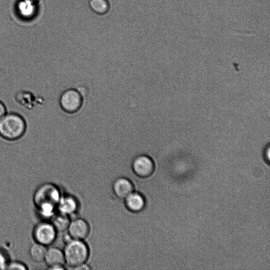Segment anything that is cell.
Returning a JSON list of instances; mask_svg holds the SVG:
<instances>
[{"mask_svg":"<svg viewBox=\"0 0 270 270\" xmlns=\"http://www.w3.org/2000/svg\"><path fill=\"white\" fill-rule=\"evenodd\" d=\"M56 236V230L52 224L41 223L34 229V238L37 243L45 246L52 244L54 241Z\"/></svg>","mask_w":270,"mask_h":270,"instance_id":"cell-4","label":"cell"},{"mask_svg":"<svg viewBox=\"0 0 270 270\" xmlns=\"http://www.w3.org/2000/svg\"><path fill=\"white\" fill-rule=\"evenodd\" d=\"M70 222L65 215L61 214L55 217L53 220V226L56 230L64 231L69 228Z\"/></svg>","mask_w":270,"mask_h":270,"instance_id":"cell-13","label":"cell"},{"mask_svg":"<svg viewBox=\"0 0 270 270\" xmlns=\"http://www.w3.org/2000/svg\"><path fill=\"white\" fill-rule=\"evenodd\" d=\"M9 269H26L27 267L24 264L18 262H12L7 266Z\"/></svg>","mask_w":270,"mask_h":270,"instance_id":"cell-15","label":"cell"},{"mask_svg":"<svg viewBox=\"0 0 270 270\" xmlns=\"http://www.w3.org/2000/svg\"><path fill=\"white\" fill-rule=\"evenodd\" d=\"M76 204L74 199L70 198H63L60 204V209L63 213H71L76 209Z\"/></svg>","mask_w":270,"mask_h":270,"instance_id":"cell-14","label":"cell"},{"mask_svg":"<svg viewBox=\"0 0 270 270\" xmlns=\"http://www.w3.org/2000/svg\"><path fill=\"white\" fill-rule=\"evenodd\" d=\"M89 5L93 12L98 14H104L109 9L107 0H90Z\"/></svg>","mask_w":270,"mask_h":270,"instance_id":"cell-12","label":"cell"},{"mask_svg":"<svg viewBox=\"0 0 270 270\" xmlns=\"http://www.w3.org/2000/svg\"><path fill=\"white\" fill-rule=\"evenodd\" d=\"M26 120L21 115L11 112L0 120V137L8 141L21 139L27 130Z\"/></svg>","mask_w":270,"mask_h":270,"instance_id":"cell-1","label":"cell"},{"mask_svg":"<svg viewBox=\"0 0 270 270\" xmlns=\"http://www.w3.org/2000/svg\"><path fill=\"white\" fill-rule=\"evenodd\" d=\"M66 264L75 268L84 264L89 257V249L85 243L75 240L67 243L64 251Z\"/></svg>","mask_w":270,"mask_h":270,"instance_id":"cell-2","label":"cell"},{"mask_svg":"<svg viewBox=\"0 0 270 270\" xmlns=\"http://www.w3.org/2000/svg\"><path fill=\"white\" fill-rule=\"evenodd\" d=\"M7 109L6 105L0 100V120L7 114Z\"/></svg>","mask_w":270,"mask_h":270,"instance_id":"cell-16","label":"cell"},{"mask_svg":"<svg viewBox=\"0 0 270 270\" xmlns=\"http://www.w3.org/2000/svg\"><path fill=\"white\" fill-rule=\"evenodd\" d=\"M68 229L71 237L78 240L86 239L90 231L88 223L81 218L76 219L71 222Z\"/></svg>","mask_w":270,"mask_h":270,"instance_id":"cell-6","label":"cell"},{"mask_svg":"<svg viewBox=\"0 0 270 270\" xmlns=\"http://www.w3.org/2000/svg\"><path fill=\"white\" fill-rule=\"evenodd\" d=\"M264 158L265 161L268 164L269 163V145L265 148L264 151Z\"/></svg>","mask_w":270,"mask_h":270,"instance_id":"cell-17","label":"cell"},{"mask_svg":"<svg viewBox=\"0 0 270 270\" xmlns=\"http://www.w3.org/2000/svg\"><path fill=\"white\" fill-rule=\"evenodd\" d=\"M31 1H32L33 2L38 4V3L39 2V1H40V0H31Z\"/></svg>","mask_w":270,"mask_h":270,"instance_id":"cell-19","label":"cell"},{"mask_svg":"<svg viewBox=\"0 0 270 270\" xmlns=\"http://www.w3.org/2000/svg\"><path fill=\"white\" fill-rule=\"evenodd\" d=\"M132 167L135 174L142 178L149 177L155 170L153 160L146 155H141L135 159Z\"/></svg>","mask_w":270,"mask_h":270,"instance_id":"cell-5","label":"cell"},{"mask_svg":"<svg viewBox=\"0 0 270 270\" xmlns=\"http://www.w3.org/2000/svg\"><path fill=\"white\" fill-rule=\"evenodd\" d=\"M38 10V3L31 0H19L16 5L17 14L24 20H28L35 18Z\"/></svg>","mask_w":270,"mask_h":270,"instance_id":"cell-7","label":"cell"},{"mask_svg":"<svg viewBox=\"0 0 270 270\" xmlns=\"http://www.w3.org/2000/svg\"><path fill=\"white\" fill-rule=\"evenodd\" d=\"M114 192L116 195L121 199H125L133 192L134 187L132 183L127 178H120L114 183Z\"/></svg>","mask_w":270,"mask_h":270,"instance_id":"cell-9","label":"cell"},{"mask_svg":"<svg viewBox=\"0 0 270 270\" xmlns=\"http://www.w3.org/2000/svg\"><path fill=\"white\" fill-rule=\"evenodd\" d=\"M6 265L5 259L2 254H0V268H3Z\"/></svg>","mask_w":270,"mask_h":270,"instance_id":"cell-18","label":"cell"},{"mask_svg":"<svg viewBox=\"0 0 270 270\" xmlns=\"http://www.w3.org/2000/svg\"><path fill=\"white\" fill-rule=\"evenodd\" d=\"M125 204L131 212H139L144 209L146 202L142 195L132 192L125 198Z\"/></svg>","mask_w":270,"mask_h":270,"instance_id":"cell-10","label":"cell"},{"mask_svg":"<svg viewBox=\"0 0 270 270\" xmlns=\"http://www.w3.org/2000/svg\"><path fill=\"white\" fill-rule=\"evenodd\" d=\"M60 104L65 112L73 114L77 112L82 105V96L74 89L65 91L60 98Z\"/></svg>","mask_w":270,"mask_h":270,"instance_id":"cell-3","label":"cell"},{"mask_svg":"<svg viewBox=\"0 0 270 270\" xmlns=\"http://www.w3.org/2000/svg\"><path fill=\"white\" fill-rule=\"evenodd\" d=\"M44 260L50 269H62L65 262L63 252L58 248H52L47 250Z\"/></svg>","mask_w":270,"mask_h":270,"instance_id":"cell-8","label":"cell"},{"mask_svg":"<svg viewBox=\"0 0 270 270\" xmlns=\"http://www.w3.org/2000/svg\"><path fill=\"white\" fill-rule=\"evenodd\" d=\"M47 251L45 245L37 243L31 246L30 255L34 261L41 262L44 260Z\"/></svg>","mask_w":270,"mask_h":270,"instance_id":"cell-11","label":"cell"}]
</instances>
